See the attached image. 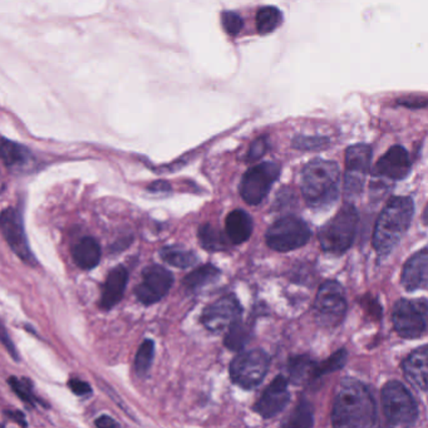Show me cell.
I'll return each mask as SVG.
<instances>
[{"instance_id": "6da1fadb", "label": "cell", "mask_w": 428, "mask_h": 428, "mask_svg": "<svg viewBox=\"0 0 428 428\" xmlns=\"http://www.w3.org/2000/svg\"><path fill=\"white\" fill-rule=\"evenodd\" d=\"M331 423L334 428H373L376 402L367 386L355 379L343 381L334 398Z\"/></svg>"}, {"instance_id": "7a4b0ae2", "label": "cell", "mask_w": 428, "mask_h": 428, "mask_svg": "<svg viewBox=\"0 0 428 428\" xmlns=\"http://www.w3.org/2000/svg\"><path fill=\"white\" fill-rule=\"evenodd\" d=\"M413 214V201L405 196H394L384 206L378 217L372 239L373 247L379 257H389L400 244L401 239L411 226Z\"/></svg>"}, {"instance_id": "3957f363", "label": "cell", "mask_w": 428, "mask_h": 428, "mask_svg": "<svg viewBox=\"0 0 428 428\" xmlns=\"http://www.w3.org/2000/svg\"><path fill=\"white\" fill-rule=\"evenodd\" d=\"M339 166L334 161L313 160L302 173V194L310 207H331L339 194Z\"/></svg>"}, {"instance_id": "277c9868", "label": "cell", "mask_w": 428, "mask_h": 428, "mask_svg": "<svg viewBox=\"0 0 428 428\" xmlns=\"http://www.w3.org/2000/svg\"><path fill=\"white\" fill-rule=\"evenodd\" d=\"M358 228V212L353 204L346 202L337 215L319 230L320 246L329 254L342 255L353 244Z\"/></svg>"}, {"instance_id": "5b68a950", "label": "cell", "mask_w": 428, "mask_h": 428, "mask_svg": "<svg viewBox=\"0 0 428 428\" xmlns=\"http://www.w3.org/2000/svg\"><path fill=\"white\" fill-rule=\"evenodd\" d=\"M382 410L389 428H411L418 418V407L411 392L398 381L386 383L382 389Z\"/></svg>"}, {"instance_id": "8992f818", "label": "cell", "mask_w": 428, "mask_h": 428, "mask_svg": "<svg viewBox=\"0 0 428 428\" xmlns=\"http://www.w3.org/2000/svg\"><path fill=\"white\" fill-rule=\"evenodd\" d=\"M312 231L305 221L295 216L281 217L267 231L265 239L270 249L286 252L299 249L310 240Z\"/></svg>"}, {"instance_id": "52a82bcc", "label": "cell", "mask_w": 428, "mask_h": 428, "mask_svg": "<svg viewBox=\"0 0 428 428\" xmlns=\"http://www.w3.org/2000/svg\"><path fill=\"white\" fill-rule=\"evenodd\" d=\"M428 305L426 299H401L393 309L394 329L401 337L416 339L427 331Z\"/></svg>"}, {"instance_id": "ba28073f", "label": "cell", "mask_w": 428, "mask_h": 428, "mask_svg": "<svg viewBox=\"0 0 428 428\" xmlns=\"http://www.w3.org/2000/svg\"><path fill=\"white\" fill-rule=\"evenodd\" d=\"M268 354L262 349H252L235 357L230 365V377L235 384L252 389L263 382L269 369Z\"/></svg>"}, {"instance_id": "9c48e42d", "label": "cell", "mask_w": 428, "mask_h": 428, "mask_svg": "<svg viewBox=\"0 0 428 428\" xmlns=\"http://www.w3.org/2000/svg\"><path fill=\"white\" fill-rule=\"evenodd\" d=\"M347 307L346 293L338 281L329 280L322 284L314 302L315 314L320 324L338 326L346 315Z\"/></svg>"}, {"instance_id": "30bf717a", "label": "cell", "mask_w": 428, "mask_h": 428, "mask_svg": "<svg viewBox=\"0 0 428 428\" xmlns=\"http://www.w3.org/2000/svg\"><path fill=\"white\" fill-rule=\"evenodd\" d=\"M280 175V167L275 162H263L245 172L240 183L241 197L249 205H257L267 197L271 186Z\"/></svg>"}, {"instance_id": "8fae6325", "label": "cell", "mask_w": 428, "mask_h": 428, "mask_svg": "<svg viewBox=\"0 0 428 428\" xmlns=\"http://www.w3.org/2000/svg\"><path fill=\"white\" fill-rule=\"evenodd\" d=\"M371 146L365 143L353 145L347 149L346 154V180H344V191L349 199L357 197L365 188V177L369 171L371 166Z\"/></svg>"}, {"instance_id": "7c38bea8", "label": "cell", "mask_w": 428, "mask_h": 428, "mask_svg": "<svg viewBox=\"0 0 428 428\" xmlns=\"http://www.w3.org/2000/svg\"><path fill=\"white\" fill-rule=\"evenodd\" d=\"M0 230L8 245L11 246L13 252L20 260H23L24 263L32 267L37 264L35 254L32 252L29 246L28 238L24 228L23 216L20 212L13 207H8L4 212H1Z\"/></svg>"}, {"instance_id": "4fadbf2b", "label": "cell", "mask_w": 428, "mask_h": 428, "mask_svg": "<svg viewBox=\"0 0 428 428\" xmlns=\"http://www.w3.org/2000/svg\"><path fill=\"white\" fill-rule=\"evenodd\" d=\"M173 275L161 265H149L143 269L142 281L136 286L135 295L143 305H152L160 302L171 289Z\"/></svg>"}, {"instance_id": "5bb4252c", "label": "cell", "mask_w": 428, "mask_h": 428, "mask_svg": "<svg viewBox=\"0 0 428 428\" xmlns=\"http://www.w3.org/2000/svg\"><path fill=\"white\" fill-rule=\"evenodd\" d=\"M240 315L241 307L238 299L234 295H225L204 310L201 322L206 329L220 333L239 322Z\"/></svg>"}, {"instance_id": "9a60e30c", "label": "cell", "mask_w": 428, "mask_h": 428, "mask_svg": "<svg viewBox=\"0 0 428 428\" xmlns=\"http://www.w3.org/2000/svg\"><path fill=\"white\" fill-rule=\"evenodd\" d=\"M374 176L383 177L391 181H401L411 171V161L405 147L396 145L383 154L376 166Z\"/></svg>"}, {"instance_id": "2e32d148", "label": "cell", "mask_w": 428, "mask_h": 428, "mask_svg": "<svg viewBox=\"0 0 428 428\" xmlns=\"http://www.w3.org/2000/svg\"><path fill=\"white\" fill-rule=\"evenodd\" d=\"M289 400L291 394L288 391V381L283 376H279L265 389L254 410L264 418H273L286 408Z\"/></svg>"}, {"instance_id": "e0dca14e", "label": "cell", "mask_w": 428, "mask_h": 428, "mask_svg": "<svg viewBox=\"0 0 428 428\" xmlns=\"http://www.w3.org/2000/svg\"><path fill=\"white\" fill-rule=\"evenodd\" d=\"M127 283H128V271L123 265H118L112 269L103 283L99 308L103 310H111L114 308L125 295Z\"/></svg>"}, {"instance_id": "ac0fdd59", "label": "cell", "mask_w": 428, "mask_h": 428, "mask_svg": "<svg viewBox=\"0 0 428 428\" xmlns=\"http://www.w3.org/2000/svg\"><path fill=\"white\" fill-rule=\"evenodd\" d=\"M427 249H422L410 257L402 271V286L405 291H415L427 288Z\"/></svg>"}, {"instance_id": "d6986e66", "label": "cell", "mask_w": 428, "mask_h": 428, "mask_svg": "<svg viewBox=\"0 0 428 428\" xmlns=\"http://www.w3.org/2000/svg\"><path fill=\"white\" fill-rule=\"evenodd\" d=\"M403 372L407 381L415 389L427 391L428 387V348L423 346L412 352L403 362Z\"/></svg>"}, {"instance_id": "ffe728a7", "label": "cell", "mask_w": 428, "mask_h": 428, "mask_svg": "<svg viewBox=\"0 0 428 428\" xmlns=\"http://www.w3.org/2000/svg\"><path fill=\"white\" fill-rule=\"evenodd\" d=\"M101 246L93 238H83L80 239L72 249V257L83 270H92L96 268L101 262Z\"/></svg>"}, {"instance_id": "44dd1931", "label": "cell", "mask_w": 428, "mask_h": 428, "mask_svg": "<svg viewBox=\"0 0 428 428\" xmlns=\"http://www.w3.org/2000/svg\"><path fill=\"white\" fill-rule=\"evenodd\" d=\"M252 219L244 210H234L226 217V234L233 244H243L252 236Z\"/></svg>"}, {"instance_id": "7402d4cb", "label": "cell", "mask_w": 428, "mask_h": 428, "mask_svg": "<svg viewBox=\"0 0 428 428\" xmlns=\"http://www.w3.org/2000/svg\"><path fill=\"white\" fill-rule=\"evenodd\" d=\"M160 257L166 263L180 269L190 268L197 262V257L194 252L176 245L162 247Z\"/></svg>"}, {"instance_id": "603a6c76", "label": "cell", "mask_w": 428, "mask_h": 428, "mask_svg": "<svg viewBox=\"0 0 428 428\" xmlns=\"http://www.w3.org/2000/svg\"><path fill=\"white\" fill-rule=\"evenodd\" d=\"M314 423L313 407L307 400H302L298 403L291 416L283 422L281 428H312Z\"/></svg>"}, {"instance_id": "cb8c5ba5", "label": "cell", "mask_w": 428, "mask_h": 428, "mask_svg": "<svg viewBox=\"0 0 428 428\" xmlns=\"http://www.w3.org/2000/svg\"><path fill=\"white\" fill-rule=\"evenodd\" d=\"M29 151L22 145L0 138V160L6 166H17L25 164L29 159Z\"/></svg>"}, {"instance_id": "d4e9b609", "label": "cell", "mask_w": 428, "mask_h": 428, "mask_svg": "<svg viewBox=\"0 0 428 428\" xmlns=\"http://www.w3.org/2000/svg\"><path fill=\"white\" fill-rule=\"evenodd\" d=\"M219 275H220V270L215 268L212 264L202 265L200 268L194 270L192 273H190L183 279V286H186L189 291H197L202 286L214 283L219 278Z\"/></svg>"}, {"instance_id": "484cf974", "label": "cell", "mask_w": 428, "mask_h": 428, "mask_svg": "<svg viewBox=\"0 0 428 428\" xmlns=\"http://www.w3.org/2000/svg\"><path fill=\"white\" fill-rule=\"evenodd\" d=\"M283 14L275 6H263L257 14V29L259 35H268L279 27Z\"/></svg>"}, {"instance_id": "4316f807", "label": "cell", "mask_w": 428, "mask_h": 428, "mask_svg": "<svg viewBox=\"0 0 428 428\" xmlns=\"http://www.w3.org/2000/svg\"><path fill=\"white\" fill-rule=\"evenodd\" d=\"M199 240L202 247L209 252H221L228 246L221 231L210 224L201 226L199 230Z\"/></svg>"}, {"instance_id": "83f0119b", "label": "cell", "mask_w": 428, "mask_h": 428, "mask_svg": "<svg viewBox=\"0 0 428 428\" xmlns=\"http://www.w3.org/2000/svg\"><path fill=\"white\" fill-rule=\"evenodd\" d=\"M154 342L152 339L143 341L135 357V371L138 377H146L149 374L154 362Z\"/></svg>"}, {"instance_id": "f1b7e54d", "label": "cell", "mask_w": 428, "mask_h": 428, "mask_svg": "<svg viewBox=\"0 0 428 428\" xmlns=\"http://www.w3.org/2000/svg\"><path fill=\"white\" fill-rule=\"evenodd\" d=\"M8 383H9L13 392L17 394L18 397L23 401L24 403H27L30 407H35L38 403L43 405V402L35 396V391H33V384L27 378H18L16 376H11L8 378Z\"/></svg>"}, {"instance_id": "f546056e", "label": "cell", "mask_w": 428, "mask_h": 428, "mask_svg": "<svg viewBox=\"0 0 428 428\" xmlns=\"http://www.w3.org/2000/svg\"><path fill=\"white\" fill-rule=\"evenodd\" d=\"M314 363L315 362L309 360L307 355H299L295 358H291L288 367L291 381L294 383H300L312 379Z\"/></svg>"}, {"instance_id": "4dcf8cb0", "label": "cell", "mask_w": 428, "mask_h": 428, "mask_svg": "<svg viewBox=\"0 0 428 428\" xmlns=\"http://www.w3.org/2000/svg\"><path fill=\"white\" fill-rule=\"evenodd\" d=\"M347 352L344 349H341L337 353L333 354L328 360L322 362V363H314L313 367V373H312V379L323 377L324 374L331 373V372L341 369L343 365L347 362Z\"/></svg>"}, {"instance_id": "1f68e13d", "label": "cell", "mask_w": 428, "mask_h": 428, "mask_svg": "<svg viewBox=\"0 0 428 428\" xmlns=\"http://www.w3.org/2000/svg\"><path fill=\"white\" fill-rule=\"evenodd\" d=\"M249 336L250 334L247 326L239 320L228 328V334L225 338V346L231 350H240L249 342Z\"/></svg>"}, {"instance_id": "d6a6232c", "label": "cell", "mask_w": 428, "mask_h": 428, "mask_svg": "<svg viewBox=\"0 0 428 428\" xmlns=\"http://www.w3.org/2000/svg\"><path fill=\"white\" fill-rule=\"evenodd\" d=\"M221 22H223L224 29L230 35H239L240 30L244 27V22H243V19L239 14L235 12H228V11L223 13Z\"/></svg>"}, {"instance_id": "836d02e7", "label": "cell", "mask_w": 428, "mask_h": 428, "mask_svg": "<svg viewBox=\"0 0 428 428\" xmlns=\"http://www.w3.org/2000/svg\"><path fill=\"white\" fill-rule=\"evenodd\" d=\"M0 344L6 349V352L9 353V355L12 357L13 360L16 362H19V353H18V349L16 348V344L12 341V338L9 336V333L6 331L4 323L0 320Z\"/></svg>"}, {"instance_id": "e575fe53", "label": "cell", "mask_w": 428, "mask_h": 428, "mask_svg": "<svg viewBox=\"0 0 428 428\" xmlns=\"http://www.w3.org/2000/svg\"><path fill=\"white\" fill-rule=\"evenodd\" d=\"M328 142L326 138L323 137H299L294 138V147L299 149H315L323 147Z\"/></svg>"}, {"instance_id": "d590c367", "label": "cell", "mask_w": 428, "mask_h": 428, "mask_svg": "<svg viewBox=\"0 0 428 428\" xmlns=\"http://www.w3.org/2000/svg\"><path fill=\"white\" fill-rule=\"evenodd\" d=\"M269 142L268 137H259L252 143L250 149H249V154H247V160L249 161H257L259 159H262L265 152L268 151Z\"/></svg>"}, {"instance_id": "8d00e7d4", "label": "cell", "mask_w": 428, "mask_h": 428, "mask_svg": "<svg viewBox=\"0 0 428 428\" xmlns=\"http://www.w3.org/2000/svg\"><path fill=\"white\" fill-rule=\"evenodd\" d=\"M68 389L75 394V396H88L92 393V387L90 386V383L85 382L82 379H77V378H71L68 381Z\"/></svg>"}, {"instance_id": "74e56055", "label": "cell", "mask_w": 428, "mask_h": 428, "mask_svg": "<svg viewBox=\"0 0 428 428\" xmlns=\"http://www.w3.org/2000/svg\"><path fill=\"white\" fill-rule=\"evenodd\" d=\"M6 418L12 420L13 422L17 423L18 426H20L22 428L28 427V422H27V418L23 412L18 411V410H6L4 411Z\"/></svg>"}, {"instance_id": "f35d334b", "label": "cell", "mask_w": 428, "mask_h": 428, "mask_svg": "<svg viewBox=\"0 0 428 428\" xmlns=\"http://www.w3.org/2000/svg\"><path fill=\"white\" fill-rule=\"evenodd\" d=\"M94 424L97 428H120V424L117 423V421L107 415L98 417L97 420L94 421Z\"/></svg>"}, {"instance_id": "ab89813d", "label": "cell", "mask_w": 428, "mask_h": 428, "mask_svg": "<svg viewBox=\"0 0 428 428\" xmlns=\"http://www.w3.org/2000/svg\"><path fill=\"white\" fill-rule=\"evenodd\" d=\"M149 190L151 192H166L170 190V185L165 181H156L152 185H149Z\"/></svg>"}, {"instance_id": "60d3db41", "label": "cell", "mask_w": 428, "mask_h": 428, "mask_svg": "<svg viewBox=\"0 0 428 428\" xmlns=\"http://www.w3.org/2000/svg\"><path fill=\"white\" fill-rule=\"evenodd\" d=\"M0 428H4V426H3V424H0Z\"/></svg>"}]
</instances>
